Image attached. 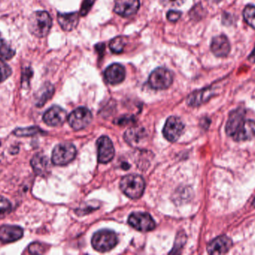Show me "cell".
I'll return each mask as SVG.
<instances>
[{
    "instance_id": "cell-8",
    "label": "cell",
    "mask_w": 255,
    "mask_h": 255,
    "mask_svg": "<svg viewBox=\"0 0 255 255\" xmlns=\"http://www.w3.org/2000/svg\"><path fill=\"white\" fill-rule=\"evenodd\" d=\"M128 223L139 232H150L155 228V223L151 216L145 213H133L129 217Z\"/></svg>"
},
{
    "instance_id": "cell-7",
    "label": "cell",
    "mask_w": 255,
    "mask_h": 255,
    "mask_svg": "<svg viewBox=\"0 0 255 255\" xmlns=\"http://www.w3.org/2000/svg\"><path fill=\"white\" fill-rule=\"evenodd\" d=\"M92 121V114L85 107L75 109L69 115L68 122L70 127L76 130H83L88 127Z\"/></svg>"
},
{
    "instance_id": "cell-2",
    "label": "cell",
    "mask_w": 255,
    "mask_h": 255,
    "mask_svg": "<svg viewBox=\"0 0 255 255\" xmlns=\"http://www.w3.org/2000/svg\"><path fill=\"white\" fill-rule=\"evenodd\" d=\"M52 25V18L46 11L34 12L28 20L30 32L38 37H46L49 34Z\"/></svg>"
},
{
    "instance_id": "cell-9",
    "label": "cell",
    "mask_w": 255,
    "mask_h": 255,
    "mask_svg": "<svg viewBox=\"0 0 255 255\" xmlns=\"http://www.w3.org/2000/svg\"><path fill=\"white\" fill-rule=\"evenodd\" d=\"M184 125L178 117H169L163 127L164 137L169 142H176L183 133Z\"/></svg>"
},
{
    "instance_id": "cell-15",
    "label": "cell",
    "mask_w": 255,
    "mask_h": 255,
    "mask_svg": "<svg viewBox=\"0 0 255 255\" xmlns=\"http://www.w3.org/2000/svg\"><path fill=\"white\" fill-rule=\"evenodd\" d=\"M211 49L216 56H227L231 50L230 42L226 36H217L211 42Z\"/></svg>"
},
{
    "instance_id": "cell-6",
    "label": "cell",
    "mask_w": 255,
    "mask_h": 255,
    "mask_svg": "<svg viewBox=\"0 0 255 255\" xmlns=\"http://www.w3.org/2000/svg\"><path fill=\"white\" fill-rule=\"evenodd\" d=\"M172 82L173 74L165 67L154 69L148 77V84L151 88L156 90L166 89L172 85Z\"/></svg>"
},
{
    "instance_id": "cell-29",
    "label": "cell",
    "mask_w": 255,
    "mask_h": 255,
    "mask_svg": "<svg viewBox=\"0 0 255 255\" xmlns=\"http://www.w3.org/2000/svg\"><path fill=\"white\" fill-rule=\"evenodd\" d=\"M185 0H160V2L165 7H178L184 4Z\"/></svg>"
},
{
    "instance_id": "cell-16",
    "label": "cell",
    "mask_w": 255,
    "mask_h": 255,
    "mask_svg": "<svg viewBox=\"0 0 255 255\" xmlns=\"http://www.w3.org/2000/svg\"><path fill=\"white\" fill-rule=\"evenodd\" d=\"M23 235V230L15 226H2L0 227V241L6 244L15 242Z\"/></svg>"
},
{
    "instance_id": "cell-5",
    "label": "cell",
    "mask_w": 255,
    "mask_h": 255,
    "mask_svg": "<svg viewBox=\"0 0 255 255\" xmlns=\"http://www.w3.org/2000/svg\"><path fill=\"white\" fill-rule=\"evenodd\" d=\"M76 149L70 143H61L57 145L52 151V161L56 166H66L74 160Z\"/></svg>"
},
{
    "instance_id": "cell-13",
    "label": "cell",
    "mask_w": 255,
    "mask_h": 255,
    "mask_svg": "<svg viewBox=\"0 0 255 255\" xmlns=\"http://www.w3.org/2000/svg\"><path fill=\"white\" fill-rule=\"evenodd\" d=\"M104 76L109 83L112 85H118L125 79V67L118 63L111 64L105 70Z\"/></svg>"
},
{
    "instance_id": "cell-20",
    "label": "cell",
    "mask_w": 255,
    "mask_h": 255,
    "mask_svg": "<svg viewBox=\"0 0 255 255\" xmlns=\"http://www.w3.org/2000/svg\"><path fill=\"white\" fill-rule=\"evenodd\" d=\"M145 136V130L143 129L131 128L126 133L125 139L127 142L133 145L134 144L139 143V141Z\"/></svg>"
},
{
    "instance_id": "cell-11",
    "label": "cell",
    "mask_w": 255,
    "mask_h": 255,
    "mask_svg": "<svg viewBox=\"0 0 255 255\" xmlns=\"http://www.w3.org/2000/svg\"><path fill=\"white\" fill-rule=\"evenodd\" d=\"M67 112L62 108L54 106L48 109L43 115V121L51 127L62 125L67 120Z\"/></svg>"
},
{
    "instance_id": "cell-3",
    "label": "cell",
    "mask_w": 255,
    "mask_h": 255,
    "mask_svg": "<svg viewBox=\"0 0 255 255\" xmlns=\"http://www.w3.org/2000/svg\"><path fill=\"white\" fill-rule=\"evenodd\" d=\"M121 188L128 197L132 199H137L143 194L145 181L139 175H127L121 181Z\"/></svg>"
},
{
    "instance_id": "cell-25",
    "label": "cell",
    "mask_w": 255,
    "mask_h": 255,
    "mask_svg": "<svg viewBox=\"0 0 255 255\" xmlns=\"http://www.w3.org/2000/svg\"><path fill=\"white\" fill-rule=\"evenodd\" d=\"M40 133V129L37 127H28V128L16 129L13 133L17 136H29Z\"/></svg>"
},
{
    "instance_id": "cell-12",
    "label": "cell",
    "mask_w": 255,
    "mask_h": 255,
    "mask_svg": "<svg viewBox=\"0 0 255 255\" xmlns=\"http://www.w3.org/2000/svg\"><path fill=\"white\" fill-rule=\"evenodd\" d=\"M139 0H116L115 12L124 17L131 16L139 10Z\"/></svg>"
},
{
    "instance_id": "cell-31",
    "label": "cell",
    "mask_w": 255,
    "mask_h": 255,
    "mask_svg": "<svg viewBox=\"0 0 255 255\" xmlns=\"http://www.w3.org/2000/svg\"><path fill=\"white\" fill-rule=\"evenodd\" d=\"M207 1H209L211 3H219L220 1H223V0H207Z\"/></svg>"
},
{
    "instance_id": "cell-22",
    "label": "cell",
    "mask_w": 255,
    "mask_h": 255,
    "mask_svg": "<svg viewBox=\"0 0 255 255\" xmlns=\"http://www.w3.org/2000/svg\"><path fill=\"white\" fill-rule=\"evenodd\" d=\"M15 51L0 34V58L10 59L14 55Z\"/></svg>"
},
{
    "instance_id": "cell-24",
    "label": "cell",
    "mask_w": 255,
    "mask_h": 255,
    "mask_svg": "<svg viewBox=\"0 0 255 255\" xmlns=\"http://www.w3.org/2000/svg\"><path fill=\"white\" fill-rule=\"evenodd\" d=\"M12 210L11 204L5 198L0 196V219L7 217Z\"/></svg>"
},
{
    "instance_id": "cell-30",
    "label": "cell",
    "mask_w": 255,
    "mask_h": 255,
    "mask_svg": "<svg viewBox=\"0 0 255 255\" xmlns=\"http://www.w3.org/2000/svg\"><path fill=\"white\" fill-rule=\"evenodd\" d=\"M181 16V12L178 10H170L166 13V17L170 22H176L180 19Z\"/></svg>"
},
{
    "instance_id": "cell-28",
    "label": "cell",
    "mask_w": 255,
    "mask_h": 255,
    "mask_svg": "<svg viewBox=\"0 0 255 255\" xmlns=\"http://www.w3.org/2000/svg\"><path fill=\"white\" fill-rule=\"evenodd\" d=\"M94 2H95V0H83L80 10L81 16H85L88 14V12L94 5Z\"/></svg>"
},
{
    "instance_id": "cell-1",
    "label": "cell",
    "mask_w": 255,
    "mask_h": 255,
    "mask_svg": "<svg viewBox=\"0 0 255 255\" xmlns=\"http://www.w3.org/2000/svg\"><path fill=\"white\" fill-rule=\"evenodd\" d=\"M226 129L227 134L238 142L250 140L255 136V121L246 119L242 109L231 113Z\"/></svg>"
},
{
    "instance_id": "cell-14",
    "label": "cell",
    "mask_w": 255,
    "mask_h": 255,
    "mask_svg": "<svg viewBox=\"0 0 255 255\" xmlns=\"http://www.w3.org/2000/svg\"><path fill=\"white\" fill-rule=\"evenodd\" d=\"M232 247V241L227 237H220L210 243L208 246V253L210 255L226 254Z\"/></svg>"
},
{
    "instance_id": "cell-18",
    "label": "cell",
    "mask_w": 255,
    "mask_h": 255,
    "mask_svg": "<svg viewBox=\"0 0 255 255\" xmlns=\"http://www.w3.org/2000/svg\"><path fill=\"white\" fill-rule=\"evenodd\" d=\"M31 166L34 172L40 176H45L47 175L50 169V165L47 157L40 154H37L33 157L31 160Z\"/></svg>"
},
{
    "instance_id": "cell-17",
    "label": "cell",
    "mask_w": 255,
    "mask_h": 255,
    "mask_svg": "<svg viewBox=\"0 0 255 255\" xmlns=\"http://www.w3.org/2000/svg\"><path fill=\"white\" fill-rule=\"evenodd\" d=\"M58 21L61 28L64 31H70L77 27L79 22V13L77 12L72 13H59Z\"/></svg>"
},
{
    "instance_id": "cell-19",
    "label": "cell",
    "mask_w": 255,
    "mask_h": 255,
    "mask_svg": "<svg viewBox=\"0 0 255 255\" xmlns=\"http://www.w3.org/2000/svg\"><path fill=\"white\" fill-rule=\"evenodd\" d=\"M212 95L213 91L211 88L200 90V91L193 93L188 97L187 103L192 106H199V105L202 104V103L206 102L207 100H209Z\"/></svg>"
},
{
    "instance_id": "cell-23",
    "label": "cell",
    "mask_w": 255,
    "mask_h": 255,
    "mask_svg": "<svg viewBox=\"0 0 255 255\" xmlns=\"http://www.w3.org/2000/svg\"><path fill=\"white\" fill-rule=\"evenodd\" d=\"M244 16L246 22L255 29V6L247 5L244 10Z\"/></svg>"
},
{
    "instance_id": "cell-27",
    "label": "cell",
    "mask_w": 255,
    "mask_h": 255,
    "mask_svg": "<svg viewBox=\"0 0 255 255\" xmlns=\"http://www.w3.org/2000/svg\"><path fill=\"white\" fill-rule=\"evenodd\" d=\"M53 93V87L51 85H46V86L45 87L44 91H43V94H42L40 100H39V105H41L42 106V105L44 104V103H46V100H48V99L50 98L51 96L52 95Z\"/></svg>"
},
{
    "instance_id": "cell-26",
    "label": "cell",
    "mask_w": 255,
    "mask_h": 255,
    "mask_svg": "<svg viewBox=\"0 0 255 255\" xmlns=\"http://www.w3.org/2000/svg\"><path fill=\"white\" fill-rule=\"evenodd\" d=\"M11 74V69L0 58V82H3Z\"/></svg>"
},
{
    "instance_id": "cell-4",
    "label": "cell",
    "mask_w": 255,
    "mask_h": 255,
    "mask_svg": "<svg viewBox=\"0 0 255 255\" xmlns=\"http://www.w3.org/2000/svg\"><path fill=\"white\" fill-rule=\"evenodd\" d=\"M91 242L94 250L100 253H106L116 247L118 244V238L116 234L112 231L103 230L94 235Z\"/></svg>"
},
{
    "instance_id": "cell-21",
    "label": "cell",
    "mask_w": 255,
    "mask_h": 255,
    "mask_svg": "<svg viewBox=\"0 0 255 255\" xmlns=\"http://www.w3.org/2000/svg\"><path fill=\"white\" fill-rule=\"evenodd\" d=\"M127 39L122 36H118L111 40L109 43L111 50L112 52L116 54H120L124 51V47L127 44Z\"/></svg>"
},
{
    "instance_id": "cell-10",
    "label": "cell",
    "mask_w": 255,
    "mask_h": 255,
    "mask_svg": "<svg viewBox=\"0 0 255 255\" xmlns=\"http://www.w3.org/2000/svg\"><path fill=\"white\" fill-rule=\"evenodd\" d=\"M98 150V161L100 163H108L113 160L115 151L113 143L107 136H102L97 142Z\"/></svg>"
},
{
    "instance_id": "cell-32",
    "label": "cell",
    "mask_w": 255,
    "mask_h": 255,
    "mask_svg": "<svg viewBox=\"0 0 255 255\" xmlns=\"http://www.w3.org/2000/svg\"><path fill=\"white\" fill-rule=\"evenodd\" d=\"M253 205H254V207L255 208V199H254V202H253Z\"/></svg>"
}]
</instances>
